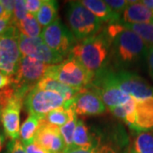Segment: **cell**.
I'll return each instance as SVG.
<instances>
[{
	"instance_id": "cell-1",
	"label": "cell",
	"mask_w": 153,
	"mask_h": 153,
	"mask_svg": "<svg viewBox=\"0 0 153 153\" xmlns=\"http://www.w3.org/2000/svg\"><path fill=\"white\" fill-rule=\"evenodd\" d=\"M105 33L111 40V51L118 66L135 65L146 58L147 45L137 34L123 27L120 22L109 24Z\"/></svg>"
},
{
	"instance_id": "cell-2",
	"label": "cell",
	"mask_w": 153,
	"mask_h": 153,
	"mask_svg": "<svg viewBox=\"0 0 153 153\" xmlns=\"http://www.w3.org/2000/svg\"><path fill=\"white\" fill-rule=\"evenodd\" d=\"M111 38L103 31L102 33L75 44L69 56L75 58L88 71L95 74L104 69L111 51Z\"/></svg>"
},
{
	"instance_id": "cell-3",
	"label": "cell",
	"mask_w": 153,
	"mask_h": 153,
	"mask_svg": "<svg viewBox=\"0 0 153 153\" xmlns=\"http://www.w3.org/2000/svg\"><path fill=\"white\" fill-rule=\"evenodd\" d=\"M44 76L55 80L77 89H85L93 82L94 74L88 71L75 58L69 56L66 60L47 68Z\"/></svg>"
},
{
	"instance_id": "cell-4",
	"label": "cell",
	"mask_w": 153,
	"mask_h": 153,
	"mask_svg": "<svg viewBox=\"0 0 153 153\" xmlns=\"http://www.w3.org/2000/svg\"><path fill=\"white\" fill-rule=\"evenodd\" d=\"M66 20L69 29L79 41L92 38L99 34L102 22L80 1L70 2L66 10Z\"/></svg>"
},
{
	"instance_id": "cell-5",
	"label": "cell",
	"mask_w": 153,
	"mask_h": 153,
	"mask_svg": "<svg viewBox=\"0 0 153 153\" xmlns=\"http://www.w3.org/2000/svg\"><path fill=\"white\" fill-rule=\"evenodd\" d=\"M72 100H66L59 94L33 88L27 94L24 105L29 115L44 117L51 111L59 108H71Z\"/></svg>"
},
{
	"instance_id": "cell-6",
	"label": "cell",
	"mask_w": 153,
	"mask_h": 153,
	"mask_svg": "<svg viewBox=\"0 0 153 153\" xmlns=\"http://www.w3.org/2000/svg\"><path fill=\"white\" fill-rule=\"evenodd\" d=\"M90 86H93L94 91L98 94L105 105L110 110L126 104L132 99L117 85L113 71L102 69L95 73Z\"/></svg>"
},
{
	"instance_id": "cell-7",
	"label": "cell",
	"mask_w": 153,
	"mask_h": 153,
	"mask_svg": "<svg viewBox=\"0 0 153 153\" xmlns=\"http://www.w3.org/2000/svg\"><path fill=\"white\" fill-rule=\"evenodd\" d=\"M49 66L31 57L22 56L16 72L12 76L13 82L11 86L16 90L29 93L44 77Z\"/></svg>"
},
{
	"instance_id": "cell-8",
	"label": "cell",
	"mask_w": 153,
	"mask_h": 153,
	"mask_svg": "<svg viewBox=\"0 0 153 153\" xmlns=\"http://www.w3.org/2000/svg\"><path fill=\"white\" fill-rule=\"evenodd\" d=\"M19 37L20 33L14 25L0 36V71L10 76L16 74L22 59Z\"/></svg>"
},
{
	"instance_id": "cell-9",
	"label": "cell",
	"mask_w": 153,
	"mask_h": 153,
	"mask_svg": "<svg viewBox=\"0 0 153 153\" xmlns=\"http://www.w3.org/2000/svg\"><path fill=\"white\" fill-rule=\"evenodd\" d=\"M41 38L49 49L65 57L74 47L76 38L58 18L55 22L43 29Z\"/></svg>"
},
{
	"instance_id": "cell-10",
	"label": "cell",
	"mask_w": 153,
	"mask_h": 153,
	"mask_svg": "<svg viewBox=\"0 0 153 153\" xmlns=\"http://www.w3.org/2000/svg\"><path fill=\"white\" fill-rule=\"evenodd\" d=\"M27 93L22 90H16L2 111L1 120L4 132L10 140H19L21 129V111Z\"/></svg>"
},
{
	"instance_id": "cell-11",
	"label": "cell",
	"mask_w": 153,
	"mask_h": 153,
	"mask_svg": "<svg viewBox=\"0 0 153 153\" xmlns=\"http://www.w3.org/2000/svg\"><path fill=\"white\" fill-rule=\"evenodd\" d=\"M19 49L22 56L31 57L49 66L59 64L63 60V56L49 49L41 37L30 38L20 33Z\"/></svg>"
},
{
	"instance_id": "cell-12",
	"label": "cell",
	"mask_w": 153,
	"mask_h": 153,
	"mask_svg": "<svg viewBox=\"0 0 153 153\" xmlns=\"http://www.w3.org/2000/svg\"><path fill=\"white\" fill-rule=\"evenodd\" d=\"M115 80L123 92L136 100L153 97V87L135 73L128 71L115 72Z\"/></svg>"
},
{
	"instance_id": "cell-13",
	"label": "cell",
	"mask_w": 153,
	"mask_h": 153,
	"mask_svg": "<svg viewBox=\"0 0 153 153\" xmlns=\"http://www.w3.org/2000/svg\"><path fill=\"white\" fill-rule=\"evenodd\" d=\"M34 142L49 153H66V147L60 128L42 118Z\"/></svg>"
},
{
	"instance_id": "cell-14",
	"label": "cell",
	"mask_w": 153,
	"mask_h": 153,
	"mask_svg": "<svg viewBox=\"0 0 153 153\" xmlns=\"http://www.w3.org/2000/svg\"><path fill=\"white\" fill-rule=\"evenodd\" d=\"M71 108L76 115L94 116L104 113L105 105L98 94L86 88L73 99Z\"/></svg>"
},
{
	"instance_id": "cell-15",
	"label": "cell",
	"mask_w": 153,
	"mask_h": 153,
	"mask_svg": "<svg viewBox=\"0 0 153 153\" xmlns=\"http://www.w3.org/2000/svg\"><path fill=\"white\" fill-rule=\"evenodd\" d=\"M153 130V97L135 100V126L134 131Z\"/></svg>"
},
{
	"instance_id": "cell-16",
	"label": "cell",
	"mask_w": 153,
	"mask_h": 153,
	"mask_svg": "<svg viewBox=\"0 0 153 153\" xmlns=\"http://www.w3.org/2000/svg\"><path fill=\"white\" fill-rule=\"evenodd\" d=\"M122 17L123 22L125 23H153V12L144 5L141 1H128Z\"/></svg>"
},
{
	"instance_id": "cell-17",
	"label": "cell",
	"mask_w": 153,
	"mask_h": 153,
	"mask_svg": "<svg viewBox=\"0 0 153 153\" xmlns=\"http://www.w3.org/2000/svg\"><path fill=\"white\" fill-rule=\"evenodd\" d=\"M84 7L98 18L100 22H108L109 24L117 23L120 21V15L115 13L105 1L101 0H82L80 1Z\"/></svg>"
},
{
	"instance_id": "cell-18",
	"label": "cell",
	"mask_w": 153,
	"mask_h": 153,
	"mask_svg": "<svg viewBox=\"0 0 153 153\" xmlns=\"http://www.w3.org/2000/svg\"><path fill=\"white\" fill-rule=\"evenodd\" d=\"M34 87L39 89L55 92L60 94L63 98L66 99V100H72L78 94L83 90V89H77V88L67 86L66 84L49 76H44Z\"/></svg>"
},
{
	"instance_id": "cell-19",
	"label": "cell",
	"mask_w": 153,
	"mask_h": 153,
	"mask_svg": "<svg viewBox=\"0 0 153 153\" xmlns=\"http://www.w3.org/2000/svg\"><path fill=\"white\" fill-rule=\"evenodd\" d=\"M42 118V117L36 115H29L27 118L22 123L20 129V139L24 146L35 141Z\"/></svg>"
},
{
	"instance_id": "cell-20",
	"label": "cell",
	"mask_w": 153,
	"mask_h": 153,
	"mask_svg": "<svg viewBox=\"0 0 153 153\" xmlns=\"http://www.w3.org/2000/svg\"><path fill=\"white\" fill-rule=\"evenodd\" d=\"M100 145L82 120H78L73 135V148H89Z\"/></svg>"
},
{
	"instance_id": "cell-21",
	"label": "cell",
	"mask_w": 153,
	"mask_h": 153,
	"mask_svg": "<svg viewBox=\"0 0 153 153\" xmlns=\"http://www.w3.org/2000/svg\"><path fill=\"white\" fill-rule=\"evenodd\" d=\"M35 17L43 29L47 27L58 19V3L54 0H43Z\"/></svg>"
},
{
	"instance_id": "cell-22",
	"label": "cell",
	"mask_w": 153,
	"mask_h": 153,
	"mask_svg": "<svg viewBox=\"0 0 153 153\" xmlns=\"http://www.w3.org/2000/svg\"><path fill=\"white\" fill-rule=\"evenodd\" d=\"M15 26L21 34L30 38L41 37L43 32V27L38 23L36 17L30 14H28L25 19L16 23Z\"/></svg>"
},
{
	"instance_id": "cell-23",
	"label": "cell",
	"mask_w": 153,
	"mask_h": 153,
	"mask_svg": "<svg viewBox=\"0 0 153 153\" xmlns=\"http://www.w3.org/2000/svg\"><path fill=\"white\" fill-rule=\"evenodd\" d=\"M130 153H153V130L138 132L133 140Z\"/></svg>"
},
{
	"instance_id": "cell-24",
	"label": "cell",
	"mask_w": 153,
	"mask_h": 153,
	"mask_svg": "<svg viewBox=\"0 0 153 153\" xmlns=\"http://www.w3.org/2000/svg\"><path fill=\"white\" fill-rule=\"evenodd\" d=\"M116 117L122 119L133 130L135 126V100L132 98L128 102L110 110Z\"/></svg>"
},
{
	"instance_id": "cell-25",
	"label": "cell",
	"mask_w": 153,
	"mask_h": 153,
	"mask_svg": "<svg viewBox=\"0 0 153 153\" xmlns=\"http://www.w3.org/2000/svg\"><path fill=\"white\" fill-rule=\"evenodd\" d=\"M121 25L126 29L137 34L145 42L148 48L153 46V23L130 24L120 22Z\"/></svg>"
},
{
	"instance_id": "cell-26",
	"label": "cell",
	"mask_w": 153,
	"mask_h": 153,
	"mask_svg": "<svg viewBox=\"0 0 153 153\" xmlns=\"http://www.w3.org/2000/svg\"><path fill=\"white\" fill-rule=\"evenodd\" d=\"M76 116V114L71 107L68 109L63 107L51 111L44 117V119L50 124L60 128Z\"/></svg>"
},
{
	"instance_id": "cell-27",
	"label": "cell",
	"mask_w": 153,
	"mask_h": 153,
	"mask_svg": "<svg viewBox=\"0 0 153 153\" xmlns=\"http://www.w3.org/2000/svg\"><path fill=\"white\" fill-rule=\"evenodd\" d=\"M77 117H74L69 122H67L65 125L60 128V132L61 136L64 140V142L66 145V152L68 150L73 149V135L77 123Z\"/></svg>"
},
{
	"instance_id": "cell-28",
	"label": "cell",
	"mask_w": 153,
	"mask_h": 153,
	"mask_svg": "<svg viewBox=\"0 0 153 153\" xmlns=\"http://www.w3.org/2000/svg\"><path fill=\"white\" fill-rule=\"evenodd\" d=\"M66 153H117L115 149L107 145H98L89 148H73Z\"/></svg>"
},
{
	"instance_id": "cell-29",
	"label": "cell",
	"mask_w": 153,
	"mask_h": 153,
	"mask_svg": "<svg viewBox=\"0 0 153 153\" xmlns=\"http://www.w3.org/2000/svg\"><path fill=\"white\" fill-rule=\"evenodd\" d=\"M28 15V12L26 8L25 0H16L15 1V9L12 16V25H16V23L25 19Z\"/></svg>"
},
{
	"instance_id": "cell-30",
	"label": "cell",
	"mask_w": 153,
	"mask_h": 153,
	"mask_svg": "<svg viewBox=\"0 0 153 153\" xmlns=\"http://www.w3.org/2000/svg\"><path fill=\"white\" fill-rule=\"evenodd\" d=\"M105 3L114 11L115 13L122 15L128 4V1L126 0H105Z\"/></svg>"
},
{
	"instance_id": "cell-31",
	"label": "cell",
	"mask_w": 153,
	"mask_h": 153,
	"mask_svg": "<svg viewBox=\"0 0 153 153\" xmlns=\"http://www.w3.org/2000/svg\"><path fill=\"white\" fill-rule=\"evenodd\" d=\"M15 94V88L12 86L5 88L0 90V109L3 110L4 108L9 100Z\"/></svg>"
},
{
	"instance_id": "cell-32",
	"label": "cell",
	"mask_w": 153,
	"mask_h": 153,
	"mask_svg": "<svg viewBox=\"0 0 153 153\" xmlns=\"http://www.w3.org/2000/svg\"><path fill=\"white\" fill-rule=\"evenodd\" d=\"M7 153H27L24 145L20 140H10L7 146Z\"/></svg>"
},
{
	"instance_id": "cell-33",
	"label": "cell",
	"mask_w": 153,
	"mask_h": 153,
	"mask_svg": "<svg viewBox=\"0 0 153 153\" xmlns=\"http://www.w3.org/2000/svg\"><path fill=\"white\" fill-rule=\"evenodd\" d=\"M43 4V0H25V4L28 14L36 16L37 13L41 8Z\"/></svg>"
},
{
	"instance_id": "cell-34",
	"label": "cell",
	"mask_w": 153,
	"mask_h": 153,
	"mask_svg": "<svg viewBox=\"0 0 153 153\" xmlns=\"http://www.w3.org/2000/svg\"><path fill=\"white\" fill-rule=\"evenodd\" d=\"M0 4L4 10L5 12L6 15L8 16H13V12L15 9V1L13 0H0Z\"/></svg>"
},
{
	"instance_id": "cell-35",
	"label": "cell",
	"mask_w": 153,
	"mask_h": 153,
	"mask_svg": "<svg viewBox=\"0 0 153 153\" xmlns=\"http://www.w3.org/2000/svg\"><path fill=\"white\" fill-rule=\"evenodd\" d=\"M12 25V16L5 15L0 18V36Z\"/></svg>"
},
{
	"instance_id": "cell-36",
	"label": "cell",
	"mask_w": 153,
	"mask_h": 153,
	"mask_svg": "<svg viewBox=\"0 0 153 153\" xmlns=\"http://www.w3.org/2000/svg\"><path fill=\"white\" fill-rule=\"evenodd\" d=\"M12 76L0 71V90L12 85Z\"/></svg>"
},
{
	"instance_id": "cell-37",
	"label": "cell",
	"mask_w": 153,
	"mask_h": 153,
	"mask_svg": "<svg viewBox=\"0 0 153 153\" xmlns=\"http://www.w3.org/2000/svg\"><path fill=\"white\" fill-rule=\"evenodd\" d=\"M24 146H25L27 153H49L42 147H40L38 144H36L35 142L31 143V144Z\"/></svg>"
},
{
	"instance_id": "cell-38",
	"label": "cell",
	"mask_w": 153,
	"mask_h": 153,
	"mask_svg": "<svg viewBox=\"0 0 153 153\" xmlns=\"http://www.w3.org/2000/svg\"><path fill=\"white\" fill-rule=\"evenodd\" d=\"M146 60H147V66L149 75L153 80V46L149 48L146 55Z\"/></svg>"
},
{
	"instance_id": "cell-39",
	"label": "cell",
	"mask_w": 153,
	"mask_h": 153,
	"mask_svg": "<svg viewBox=\"0 0 153 153\" xmlns=\"http://www.w3.org/2000/svg\"><path fill=\"white\" fill-rule=\"evenodd\" d=\"M6 140V135L4 134V132L3 131L1 128H0V152L2 151V149L4 147V142H5Z\"/></svg>"
},
{
	"instance_id": "cell-40",
	"label": "cell",
	"mask_w": 153,
	"mask_h": 153,
	"mask_svg": "<svg viewBox=\"0 0 153 153\" xmlns=\"http://www.w3.org/2000/svg\"><path fill=\"white\" fill-rule=\"evenodd\" d=\"M141 3L147 9H149L150 10L153 12V0H143V1H141Z\"/></svg>"
},
{
	"instance_id": "cell-41",
	"label": "cell",
	"mask_w": 153,
	"mask_h": 153,
	"mask_svg": "<svg viewBox=\"0 0 153 153\" xmlns=\"http://www.w3.org/2000/svg\"><path fill=\"white\" fill-rule=\"evenodd\" d=\"M5 12H4V9L2 8V6H1V4H0V18L3 16H5ZM8 16V15H7Z\"/></svg>"
},
{
	"instance_id": "cell-42",
	"label": "cell",
	"mask_w": 153,
	"mask_h": 153,
	"mask_svg": "<svg viewBox=\"0 0 153 153\" xmlns=\"http://www.w3.org/2000/svg\"><path fill=\"white\" fill-rule=\"evenodd\" d=\"M2 111H3V110L0 109V119H1V115H2Z\"/></svg>"
},
{
	"instance_id": "cell-43",
	"label": "cell",
	"mask_w": 153,
	"mask_h": 153,
	"mask_svg": "<svg viewBox=\"0 0 153 153\" xmlns=\"http://www.w3.org/2000/svg\"><path fill=\"white\" fill-rule=\"evenodd\" d=\"M4 153H7V152H4Z\"/></svg>"
}]
</instances>
